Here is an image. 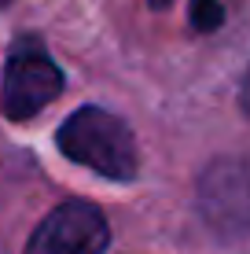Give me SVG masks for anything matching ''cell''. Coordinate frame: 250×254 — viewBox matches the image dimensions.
Here are the masks:
<instances>
[{
  "label": "cell",
  "mask_w": 250,
  "mask_h": 254,
  "mask_svg": "<svg viewBox=\"0 0 250 254\" xmlns=\"http://www.w3.org/2000/svg\"><path fill=\"white\" fill-rule=\"evenodd\" d=\"M107 243L110 229L103 210L85 199H66L37 225L26 254H103Z\"/></svg>",
  "instance_id": "obj_3"
},
{
  "label": "cell",
  "mask_w": 250,
  "mask_h": 254,
  "mask_svg": "<svg viewBox=\"0 0 250 254\" xmlns=\"http://www.w3.org/2000/svg\"><path fill=\"white\" fill-rule=\"evenodd\" d=\"M148 4H151V7H169L173 0H148Z\"/></svg>",
  "instance_id": "obj_7"
},
{
  "label": "cell",
  "mask_w": 250,
  "mask_h": 254,
  "mask_svg": "<svg viewBox=\"0 0 250 254\" xmlns=\"http://www.w3.org/2000/svg\"><path fill=\"white\" fill-rule=\"evenodd\" d=\"M199 203L213 229L247 232L250 229V162L217 159L199 181Z\"/></svg>",
  "instance_id": "obj_4"
},
{
  "label": "cell",
  "mask_w": 250,
  "mask_h": 254,
  "mask_svg": "<svg viewBox=\"0 0 250 254\" xmlns=\"http://www.w3.org/2000/svg\"><path fill=\"white\" fill-rule=\"evenodd\" d=\"M188 15H192V26L199 33H213L221 22H225V7H221V0H192Z\"/></svg>",
  "instance_id": "obj_5"
},
{
  "label": "cell",
  "mask_w": 250,
  "mask_h": 254,
  "mask_svg": "<svg viewBox=\"0 0 250 254\" xmlns=\"http://www.w3.org/2000/svg\"><path fill=\"white\" fill-rule=\"evenodd\" d=\"M59 151L77 166H89L107 181H133L140 155L129 126L103 107H77L59 126Z\"/></svg>",
  "instance_id": "obj_1"
},
{
  "label": "cell",
  "mask_w": 250,
  "mask_h": 254,
  "mask_svg": "<svg viewBox=\"0 0 250 254\" xmlns=\"http://www.w3.org/2000/svg\"><path fill=\"white\" fill-rule=\"evenodd\" d=\"M239 100H243V111H247V118H250V70H247V77H243V92H239Z\"/></svg>",
  "instance_id": "obj_6"
},
{
  "label": "cell",
  "mask_w": 250,
  "mask_h": 254,
  "mask_svg": "<svg viewBox=\"0 0 250 254\" xmlns=\"http://www.w3.org/2000/svg\"><path fill=\"white\" fill-rule=\"evenodd\" d=\"M63 92V70L51 63L45 45L33 37H22L11 48L4 66V89H0V111L11 122H26L37 111H45Z\"/></svg>",
  "instance_id": "obj_2"
},
{
  "label": "cell",
  "mask_w": 250,
  "mask_h": 254,
  "mask_svg": "<svg viewBox=\"0 0 250 254\" xmlns=\"http://www.w3.org/2000/svg\"><path fill=\"white\" fill-rule=\"evenodd\" d=\"M0 4H7V0H0Z\"/></svg>",
  "instance_id": "obj_8"
}]
</instances>
